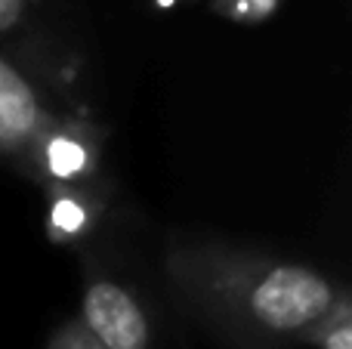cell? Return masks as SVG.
I'll list each match as a JSON object with an SVG mask.
<instances>
[{"instance_id": "1", "label": "cell", "mask_w": 352, "mask_h": 349, "mask_svg": "<svg viewBox=\"0 0 352 349\" xmlns=\"http://www.w3.org/2000/svg\"><path fill=\"white\" fill-rule=\"evenodd\" d=\"M179 306L232 349H294L346 291L328 272L229 241L179 238L164 251Z\"/></svg>"}, {"instance_id": "2", "label": "cell", "mask_w": 352, "mask_h": 349, "mask_svg": "<svg viewBox=\"0 0 352 349\" xmlns=\"http://www.w3.org/2000/svg\"><path fill=\"white\" fill-rule=\"evenodd\" d=\"M0 161L37 189L105 179L109 139L80 99L53 93L0 53Z\"/></svg>"}, {"instance_id": "3", "label": "cell", "mask_w": 352, "mask_h": 349, "mask_svg": "<svg viewBox=\"0 0 352 349\" xmlns=\"http://www.w3.org/2000/svg\"><path fill=\"white\" fill-rule=\"evenodd\" d=\"M80 313L84 325L102 349H155V325L142 294L118 278L96 254H80Z\"/></svg>"}, {"instance_id": "4", "label": "cell", "mask_w": 352, "mask_h": 349, "mask_svg": "<svg viewBox=\"0 0 352 349\" xmlns=\"http://www.w3.org/2000/svg\"><path fill=\"white\" fill-rule=\"evenodd\" d=\"M0 53L53 93L74 96L80 59L37 19V0H0Z\"/></svg>"}, {"instance_id": "5", "label": "cell", "mask_w": 352, "mask_h": 349, "mask_svg": "<svg viewBox=\"0 0 352 349\" xmlns=\"http://www.w3.org/2000/svg\"><path fill=\"white\" fill-rule=\"evenodd\" d=\"M43 232L56 247L80 251L102 229L111 207V179L43 185Z\"/></svg>"}, {"instance_id": "6", "label": "cell", "mask_w": 352, "mask_h": 349, "mask_svg": "<svg viewBox=\"0 0 352 349\" xmlns=\"http://www.w3.org/2000/svg\"><path fill=\"white\" fill-rule=\"evenodd\" d=\"M303 346L312 349H352V297L343 291L337 303L309 328Z\"/></svg>"}, {"instance_id": "7", "label": "cell", "mask_w": 352, "mask_h": 349, "mask_svg": "<svg viewBox=\"0 0 352 349\" xmlns=\"http://www.w3.org/2000/svg\"><path fill=\"white\" fill-rule=\"evenodd\" d=\"M281 3L285 0H210V10L235 25H260L272 19Z\"/></svg>"}, {"instance_id": "8", "label": "cell", "mask_w": 352, "mask_h": 349, "mask_svg": "<svg viewBox=\"0 0 352 349\" xmlns=\"http://www.w3.org/2000/svg\"><path fill=\"white\" fill-rule=\"evenodd\" d=\"M47 349H102V346L84 331V325L78 319H65L62 325L53 328Z\"/></svg>"}, {"instance_id": "9", "label": "cell", "mask_w": 352, "mask_h": 349, "mask_svg": "<svg viewBox=\"0 0 352 349\" xmlns=\"http://www.w3.org/2000/svg\"><path fill=\"white\" fill-rule=\"evenodd\" d=\"M158 6H179V3H192V0H155Z\"/></svg>"}]
</instances>
